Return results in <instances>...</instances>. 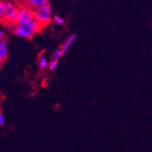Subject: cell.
Instances as JSON below:
<instances>
[{
  "instance_id": "3957f363",
  "label": "cell",
  "mask_w": 152,
  "mask_h": 152,
  "mask_svg": "<svg viewBox=\"0 0 152 152\" xmlns=\"http://www.w3.org/2000/svg\"><path fill=\"white\" fill-rule=\"evenodd\" d=\"M34 19V12L29 9L20 8L18 9L17 12V18H16V24L23 25L32 21Z\"/></svg>"
},
{
  "instance_id": "8fae6325",
  "label": "cell",
  "mask_w": 152,
  "mask_h": 152,
  "mask_svg": "<svg viewBox=\"0 0 152 152\" xmlns=\"http://www.w3.org/2000/svg\"><path fill=\"white\" fill-rule=\"evenodd\" d=\"M54 23H56L57 24H64L65 23V20L64 18H62L60 16H54L53 18Z\"/></svg>"
},
{
  "instance_id": "2e32d148",
  "label": "cell",
  "mask_w": 152,
  "mask_h": 152,
  "mask_svg": "<svg viewBox=\"0 0 152 152\" xmlns=\"http://www.w3.org/2000/svg\"><path fill=\"white\" fill-rule=\"evenodd\" d=\"M1 114H2V113H1V111H0V116H1Z\"/></svg>"
},
{
  "instance_id": "5b68a950",
  "label": "cell",
  "mask_w": 152,
  "mask_h": 152,
  "mask_svg": "<svg viewBox=\"0 0 152 152\" xmlns=\"http://www.w3.org/2000/svg\"><path fill=\"white\" fill-rule=\"evenodd\" d=\"M76 37H77V34H71L70 36L68 37V38H67L66 40L64 41V44H62L61 48V50H62V52H63V54H64V53L66 52L67 50H68V49L69 48V47L71 46V44L74 42V40H75Z\"/></svg>"
},
{
  "instance_id": "52a82bcc",
  "label": "cell",
  "mask_w": 152,
  "mask_h": 152,
  "mask_svg": "<svg viewBox=\"0 0 152 152\" xmlns=\"http://www.w3.org/2000/svg\"><path fill=\"white\" fill-rule=\"evenodd\" d=\"M29 5L31 7L36 9L48 2V0H27Z\"/></svg>"
},
{
  "instance_id": "6da1fadb",
  "label": "cell",
  "mask_w": 152,
  "mask_h": 152,
  "mask_svg": "<svg viewBox=\"0 0 152 152\" xmlns=\"http://www.w3.org/2000/svg\"><path fill=\"white\" fill-rule=\"evenodd\" d=\"M40 26L38 24L36 19L34 18L32 21L26 24L23 25H16L15 28L14 33L16 36L26 38V39H30L32 38L34 34L40 30Z\"/></svg>"
},
{
  "instance_id": "4fadbf2b",
  "label": "cell",
  "mask_w": 152,
  "mask_h": 152,
  "mask_svg": "<svg viewBox=\"0 0 152 152\" xmlns=\"http://www.w3.org/2000/svg\"><path fill=\"white\" fill-rule=\"evenodd\" d=\"M4 2L0 0V19H3L4 16Z\"/></svg>"
},
{
  "instance_id": "9a60e30c",
  "label": "cell",
  "mask_w": 152,
  "mask_h": 152,
  "mask_svg": "<svg viewBox=\"0 0 152 152\" xmlns=\"http://www.w3.org/2000/svg\"><path fill=\"white\" fill-rule=\"evenodd\" d=\"M3 61H4L2 60V58H0V68H1V66H2V63H3Z\"/></svg>"
},
{
  "instance_id": "30bf717a",
  "label": "cell",
  "mask_w": 152,
  "mask_h": 152,
  "mask_svg": "<svg viewBox=\"0 0 152 152\" xmlns=\"http://www.w3.org/2000/svg\"><path fill=\"white\" fill-rule=\"evenodd\" d=\"M63 55V52H62L61 49H55L53 54V59L54 60H58Z\"/></svg>"
},
{
  "instance_id": "277c9868",
  "label": "cell",
  "mask_w": 152,
  "mask_h": 152,
  "mask_svg": "<svg viewBox=\"0 0 152 152\" xmlns=\"http://www.w3.org/2000/svg\"><path fill=\"white\" fill-rule=\"evenodd\" d=\"M3 3H4V16H3L2 20H12V21L16 22L18 10L11 2L6 1Z\"/></svg>"
},
{
  "instance_id": "5bb4252c",
  "label": "cell",
  "mask_w": 152,
  "mask_h": 152,
  "mask_svg": "<svg viewBox=\"0 0 152 152\" xmlns=\"http://www.w3.org/2000/svg\"><path fill=\"white\" fill-rule=\"evenodd\" d=\"M2 39H4V33L2 30H0V40H2Z\"/></svg>"
},
{
  "instance_id": "ba28073f",
  "label": "cell",
  "mask_w": 152,
  "mask_h": 152,
  "mask_svg": "<svg viewBox=\"0 0 152 152\" xmlns=\"http://www.w3.org/2000/svg\"><path fill=\"white\" fill-rule=\"evenodd\" d=\"M49 66V63L48 61L44 56H40L38 60V68H40V70H44L47 67Z\"/></svg>"
},
{
  "instance_id": "7c38bea8",
  "label": "cell",
  "mask_w": 152,
  "mask_h": 152,
  "mask_svg": "<svg viewBox=\"0 0 152 152\" xmlns=\"http://www.w3.org/2000/svg\"><path fill=\"white\" fill-rule=\"evenodd\" d=\"M58 60H54V59H53L49 63V69H50V71H53L54 70L55 68L58 67Z\"/></svg>"
},
{
  "instance_id": "7a4b0ae2",
  "label": "cell",
  "mask_w": 152,
  "mask_h": 152,
  "mask_svg": "<svg viewBox=\"0 0 152 152\" xmlns=\"http://www.w3.org/2000/svg\"><path fill=\"white\" fill-rule=\"evenodd\" d=\"M34 15L40 27L46 26L51 20V7L49 2L34 9Z\"/></svg>"
},
{
  "instance_id": "9c48e42d",
  "label": "cell",
  "mask_w": 152,
  "mask_h": 152,
  "mask_svg": "<svg viewBox=\"0 0 152 152\" xmlns=\"http://www.w3.org/2000/svg\"><path fill=\"white\" fill-rule=\"evenodd\" d=\"M16 22L12 21V20H5V26L6 29L10 31H14L15 28L16 26Z\"/></svg>"
},
{
  "instance_id": "8992f818",
  "label": "cell",
  "mask_w": 152,
  "mask_h": 152,
  "mask_svg": "<svg viewBox=\"0 0 152 152\" xmlns=\"http://www.w3.org/2000/svg\"><path fill=\"white\" fill-rule=\"evenodd\" d=\"M8 57V47L5 39L0 40V58L5 61Z\"/></svg>"
}]
</instances>
